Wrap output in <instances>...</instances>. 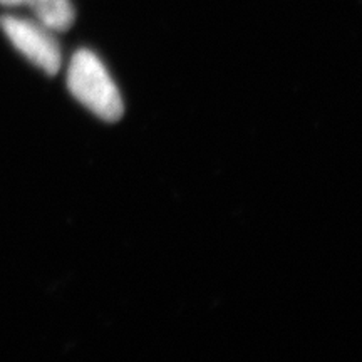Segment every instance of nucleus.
<instances>
[{
	"mask_svg": "<svg viewBox=\"0 0 362 362\" xmlns=\"http://www.w3.org/2000/svg\"><path fill=\"white\" fill-rule=\"evenodd\" d=\"M67 88L76 101L103 121H117L124 112L121 90L112 76L89 49H79L67 67Z\"/></svg>",
	"mask_w": 362,
	"mask_h": 362,
	"instance_id": "nucleus-1",
	"label": "nucleus"
},
{
	"mask_svg": "<svg viewBox=\"0 0 362 362\" xmlns=\"http://www.w3.org/2000/svg\"><path fill=\"white\" fill-rule=\"evenodd\" d=\"M0 27L13 47L45 74H57L62 66L61 45L52 30L37 21L17 16L0 17Z\"/></svg>",
	"mask_w": 362,
	"mask_h": 362,
	"instance_id": "nucleus-2",
	"label": "nucleus"
},
{
	"mask_svg": "<svg viewBox=\"0 0 362 362\" xmlns=\"http://www.w3.org/2000/svg\"><path fill=\"white\" fill-rule=\"evenodd\" d=\"M0 6L29 7L37 22L52 33H64L76 17L71 0H0Z\"/></svg>",
	"mask_w": 362,
	"mask_h": 362,
	"instance_id": "nucleus-3",
	"label": "nucleus"
}]
</instances>
